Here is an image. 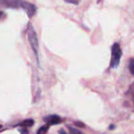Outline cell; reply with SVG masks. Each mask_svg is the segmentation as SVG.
Here are the masks:
<instances>
[{
	"label": "cell",
	"instance_id": "8fae6325",
	"mask_svg": "<svg viewBox=\"0 0 134 134\" xmlns=\"http://www.w3.org/2000/svg\"><path fill=\"white\" fill-rule=\"evenodd\" d=\"M19 132L21 134H28V131L26 130V128H24V129H19Z\"/></svg>",
	"mask_w": 134,
	"mask_h": 134
},
{
	"label": "cell",
	"instance_id": "277c9868",
	"mask_svg": "<svg viewBox=\"0 0 134 134\" xmlns=\"http://www.w3.org/2000/svg\"><path fill=\"white\" fill-rule=\"evenodd\" d=\"M43 121L48 125V126H53V125H57L60 122H62V119L60 116L57 115H51L45 117L43 118Z\"/></svg>",
	"mask_w": 134,
	"mask_h": 134
},
{
	"label": "cell",
	"instance_id": "6da1fadb",
	"mask_svg": "<svg viewBox=\"0 0 134 134\" xmlns=\"http://www.w3.org/2000/svg\"><path fill=\"white\" fill-rule=\"evenodd\" d=\"M27 35V38H28L30 45H31V47L36 56V58L38 60V36L36 35V32L34 30L32 24L31 23H29Z\"/></svg>",
	"mask_w": 134,
	"mask_h": 134
},
{
	"label": "cell",
	"instance_id": "7c38bea8",
	"mask_svg": "<svg viewBox=\"0 0 134 134\" xmlns=\"http://www.w3.org/2000/svg\"><path fill=\"white\" fill-rule=\"evenodd\" d=\"M59 134H67V133L64 130H60L59 131Z\"/></svg>",
	"mask_w": 134,
	"mask_h": 134
},
{
	"label": "cell",
	"instance_id": "4fadbf2b",
	"mask_svg": "<svg viewBox=\"0 0 134 134\" xmlns=\"http://www.w3.org/2000/svg\"><path fill=\"white\" fill-rule=\"evenodd\" d=\"M115 126L114 125H111V126H109V129H110L111 130H113V129H115Z\"/></svg>",
	"mask_w": 134,
	"mask_h": 134
},
{
	"label": "cell",
	"instance_id": "7a4b0ae2",
	"mask_svg": "<svg viewBox=\"0 0 134 134\" xmlns=\"http://www.w3.org/2000/svg\"><path fill=\"white\" fill-rule=\"evenodd\" d=\"M122 57V50L119 43H115L111 48V59L110 68H116L119 65L120 59Z\"/></svg>",
	"mask_w": 134,
	"mask_h": 134
},
{
	"label": "cell",
	"instance_id": "30bf717a",
	"mask_svg": "<svg viewBox=\"0 0 134 134\" xmlns=\"http://www.w3.org/2000/svg\"><path fill=\"white\" fill-rule=\"evenodd\" d=\"M75 125L76 126L79 127V128H84V127H85L84 123H82V122H75Z\"/></svg>",
	"mask_w": 134,
	"mask_h": 134
},
{
	"label": "cell",
	"instance_id": "ba28073f",
	"mask_svg": "<svg viewBox=\"0 0 134 134\" xmlns=\"http://www.w3.org/2000/svg\"><path fill=\"white\" fill-rule=\"evenodd\" d=\"M133 66H134V62H133V58H131L130 59V66H129V67H130V73H131V74L132 75H133Z\"/></svg>",
	"mask_w": 134,
	"mask_h": 134
},
{
	"label": "cell",
	"instance_id": "9a60e30c",
	"mask_svg": "<svg viewBox=\"0 0 134 134\" xmlns=\"http://www.w3.org/2000/svg\"><path fill=\"white\" fill-rule=\"evenodd\" d=\"M1 128H2V126H1V125H0V129H1Z\"/></svg>",
	"mask_w": 134,
	"mask_h": 134
},
{
	"label": "cell",
	"instance_id": "52a82bcc",
	"mask_svg": "<svg viewBox=\"0 0 134 134\" xmlns=\"http://www.w3.org/2000/svg\"><path fill=\"white\" fill-rule=\"evenodd\" d=\"M49 128V126H48L47 124L42 126L37 132V134H46L47 132H48V130Z\"/></svg>",
	"mask_w": 134,
	"mask_h": 134
},
{
	"label": "cell",
	"instance_id": "5b68a950",
	"mask_svg": "<svg viewBox=\"0 0 134 134\" xmlns=\"http://www.w3.org/2000/svg\"><path fill=\"white\" fill-rule=\"evenodd\" d=\"M21 2L22 0H0V4L7 8H19Z\"/></svg>",
	"mask_w": 134,
	"mask_h": 134
},
{
	"label": "cell",
	"instance_id": "3957f363",
	"mask_svg": "<svg viewBox=\"0 0 134 134\" xmlns=\"http://www.w3.org/2000/svg\"><path fill=\"white\" fill-rule=\"evenodd\" d=\"M20 8H22L27 13L29 18H31L36 12V6L35 5L27 2H24V1L21 2Z\"/></svg>",
	"mask_w": 134,
	"mask_h": 134
},
{
	"label": "cell",
	"instance_id": "5bb4252c",
	"mask_svg": "<svg viewBox=\"0 0 134 134\" xmlns=\"http://www.w3.org/2000/svg\"><path fill=\"white\" fill-rule=\"evenodd\" d=\"M3 15H4V13L2 12V11H0V18H2L3 17Z\"/></svg>",
	"mask_w": 134,
	"mask_h": 134
},
{
	"label": "cell",
	"instance_id": "9c48e42d",
	"mask_svg": "<svg viewBox=\"0 0 134 134\" xmlns=\"http://www.w3.org/2000/svg\"><path fill=\"white\" fill-rule=\"evenodd\" d=\"M69 130H70V133L71 134H82L80 131L74 129V128H71V127H68Z\"/></svg>",
	"mask_w": 134,
	"mask_h": 134
},
{
	"label": "cell",
	"instance_id": "8992f818",
	"mask_svg": "<svg viewBox=\"0 0 134 134\" xmlns=\"http://www.w3.org/2000/svg\"><path fill=\"white\" fill-rule=\"evenodd\" d=\"M34 122H34L33 119H26V120H24L23 122L18 123L15 126H21V127H24V128L31 127L34 125Z\"/></svg>",
	"mask_w": 134,
	"mask_h": 134
}]
</instances>
